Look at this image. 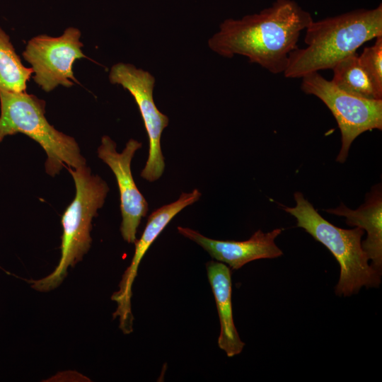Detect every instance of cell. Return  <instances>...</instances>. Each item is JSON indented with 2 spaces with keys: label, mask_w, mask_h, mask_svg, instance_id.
Instances as JSON below:
<instances>
[{
  "label": "cell",
  "mask_w": 382,
  "mask_h": 382,
  "mask_svg": "<svg viewBox=\"0 0 382 382\" xmlns=\"http://www.w3.org/2000/svg\"><path fill=\"white\" fill-rule=\"evenodd\" d=\"M313 21L294 1L276 0L260 13L224 20L208 45L223 57L243 55L272 74H281L298 47L301 33Z\"/></svg>",
  "instance_id": "obj_1"
},
{
  "label": "cell",
  "mask_w": 382,
  "mask_h": 382,
  "mask_svg": "<svg viewBox=\"0 0 382 382\" xmlns=\"http://www.w3.org/2000/svg\"><path fill=\"white\" fill-rule=\"evenodd\" d=\"M305 31L306 46L290 53L283 73L286 78L332 69L366 42L382 36V6L313 21Z\"/></svg>",
  "instance_id": "obj_2"
},
{
  "label": "cell",
  "mask_w": 382,
  "mask_h": 382,
  "mask_svg": "<svg viewBox=\"0 0 382 382\" xmlns=\"http://www.w3.org/2000/svg\"><path fill=\"white\" fill-rule=\"evenodd\" d=\"M294 199L295 207H283V209L296 219V226L305 229L324 245L340 265L335 294L349 296L357 294L362 286L378 287L381 274L369 265V258L361 245L364 231L359 227L343 229L332 224L318 214L300 192L294 193Z\"/></svg>",
  "instance_id": "obj_3"
},
{
  "label": "cell",
  "mask_w": 382,
  "mask_h": 382,
  "mask_svg": "<svg viewBox=\"0 0 382 382\" xmlns=\"http://www.w3.org/2000/svg\"><path fill=\"white\" fill-rule=\"evenodd\" d=\"M71 175L76 195L62 216L63 233L58 265L47 276L32 281V288L42 292L56 289L67 275L69 267L82 260L91 247L92 220L98 215L109 191L107 183L98 175H92L86 165L72 169L65 167Z\"/></svg>",
  "instance_id": "obj_4"
},
{
  "label": "cell",
  "mask_w": 382,
  "mask_h": 382,
  "mask_svg": "<svg viewBox=\"0 0 382 382\" xmlns=\"http://www.w3.org/2000/svg\"><path fill=\"white\" fill-rule=\"evenodd\" d=\"M0 142L5 137L24 134L47 154L46 173L54 176L64 167L76 168L86 165L76 140L58 130L47 120L45 102L27 92L0 91Z\"/></svg>",
  "instance_id": "obj_5"
},
{
  "label": "cell",
  "mask_w": 382,
  "mask_h": 382,
  "mask_svg": "<svg viewBox=\"0 0 382 382\" xmlns=\"http://www.w3.org/2000/svg\"><path fill=\"white\" fill-rule=\"evenodd\" d=\"M301 79V90L322 100L337 122L342 135L337 162L346 161L351 144L361 134L382 129V100H369L348 93L317 71Z\"/></svg>",
  "instance_id": "obj_6"
},
{
  "label": "cell",
  "mask_w": 382,
  "mask_h": 382,
  "mask_svg": "<svg viewBox=\"0 0 382 382\" xmlns=\"http://www.w3.org/2000/svg\"><path fill=\"white\" fill-rule=\"evenodd\" d=\"M80 37L79 29L69 27L61 36L40 35L28 42L23 57L32 66L34 81L45 92L59 85L69 88L79 83L73 73L74 62L87 58Z\"/></svg>",
  "instance_id": "obj_7"
},
{
  "label": "cell",
  "mask_w": 382,
  "mask_h": 382,
  "mask_svg": "<svg viewBox=\"0 0 382 382\" xmlns=\"http://www.w3.org/2000/svg\"><path fill=\"white\" fill-rule=\"evenodd\" d=\"M112 84H120L133 96L141 115L149 142V156L141 176L149 181L158 180L163 173L164 158L161 137L168 125V117L157 108L153 98L155 78L149 71L130 64L117 63L110 71Z\"/></svg>",
  "instance_id": "obj_8"
},
{
  "label": "cell",
  "mask_w": 382,
  "mask_h": 382,
  "mask_svg": "<svg viewBox=\"0 0 382 382\" xmlns=\"http://www.w3.org/2000/svg\"><path fill=\"white\" fill-rule=\"evenodd\" d=\"M141 146V142L131 139L119 153L115 142L105 135L98 148V157L110 168L116 178L122 214L120 232L128 243H134L137 241V228L149 210L148 203L137 188L131 171L132 159Z\"/></svg>",
  "instance_id": "obj_9"
},
{
  "label": "cell",
  "mask_w": 382,
  "mask_h": 382,
  "mask_svg": "<svg viewBox=\"0 0 382 382\" xmlns=\"http://www.w3.org/2000/svg\"><path fill=\"white\" fill-rule=\"evenodd\" d=\"M201 195L197 189L188 193L183 192L176 201L163 205L149 215L141 238L134 243V253L130 265L122 274L119 289L111 296V299L117 305L113 318L118 317L120 325L128 326L134 321L131 306L132 289L144 255L174 216L186 207L197 202Z\"/></svg>",
  "instance_id": "obj_10"
},
{
  "label": "cell",
  "mask_w": 382,
  "mask_h": 382,
  "mask_svg": "<svg viewBox=\"0 0 382 382\" xmlns=\"http://www.w3.org/2000/svg\"><path fill=\"white\" fill-rule=\"evenodd\" d=\"M177 228L179 233L200 245L213 259L226 263L233 270L255 260L275 258L283 254L274 243L282 228L267 233L258 230L248 240L243 241L215 240L190 228Z\"/></svg>",
  "instance_id": "obj_11"
},
{
  "label": "cell",
  "mask_w": 382,
  "mask_h": 382,
  "mask_svg": "<svg viewBox=\"0 0 382 382\" xmlns=\"http://www.w3.org/2000/svg\"><path fill=\"white\" fill-rule=\"evenodd\" d=\"M332 214L344 216L349 226L365 230L366 238L361 242V248L371 266L381 274L382 270V196L377 185L368 194L366 202L357 209H350L343 203L335 209L325 210Z\"/></svg>",
  "instance_id": "obj_12"
},
{
  "label": "cell",
  "mask_w": 382,
  "mask_h": 382,
  "mask_svg": "<svg viewBox=\"0 0 382 382\" xmlns=\"http://www.w3.org/2000/svg\"><path fill=\"white\" fill-rule=\"evenodd\" d=\"M214 296L219 323V347L228 357L239 354L245 346L234 325L231 301V272L223 262L212 260L206 265Z\"/></svg>",
  "instance_id": "obj_13"
},
{
  "label": "cell",
  "mask_w": 382,
  "mask_h": 382,
  "mask_svg": "<svg viewBox=\"0 0 382 382\" xmlns=\"http://www.w3.org/2000/svg\"><path fill=\"white\" fill-rule=\"evenodd\" d=\"M332 69L331 81L341 90L369 100H382V91L377 88L357 53L339 62Z\"/></svg>",
  "instance_id": "obj_14"
},
{
  "label": "cell",
  "mask_w": 382,
  "mask_h": 382,
  "mask_svg": "<svg viewBox=\"0 0 382 382\" xmlns=\"http://www.w3.org/2000/svg\"><path fill=\"white\" fill-rule=\"evenodd\" d=\"M32 74L33 69L23 65L9 36L0 27V91L25 92Z\"/></svg>",
  "instance_id": "obj_15"
},
{
  "label": "cell",
  "mask_w": 382,
  "mask_h": 382,
  "mask_svg": "<svg viewBox=\"0 0 382 382\" xmlns=\"http://www.w3.org/2000/svg\"><path fill=\"white\" fill-rule=\"evenodd\" d=\"M359 57L377 88L382 91V36L376 37L375 43L365 47Z\"/></svg>",
  "instance_id": "obj_16"
}]
</instances>
